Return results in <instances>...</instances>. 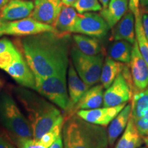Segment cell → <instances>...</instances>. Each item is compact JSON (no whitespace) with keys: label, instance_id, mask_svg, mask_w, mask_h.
<instances>
[{"label":"cell","instance_id":"cell-1","mask_svg":"<svg viewBox=\"0 0 148 148\" xmlns=\"http://www.w3.org/2000/svg\"><path fill=\"white\" fill-rule=\"evenodd\" d=\"M70 34L45 32L23 37L21 47L34 75H66L69 66Z\"/></svg>","mask_w":148,"mask_h":148},{"label":"cell","instance_id":"cell-2","mask_svg":"<svg viewBox=\"0 0 148 148\" xmlns=\"http://www.w3.org/2000/svg\"><path fill=\"white\" fill-rule=\"evenodd\" d=\"M13 90L32 127L33 138L40 140L62 116L60 110L34 90L20 86Z\"/></svg>","mask_w":148,"mask_h":148},{"label":"cell","instance_id":"cell-3","mask_svg":"<svg viewBox=\"0 0 148 148\" xmlns=\"http://www.w3.org/2000/svg\"><path fill=\"white\" fill-rule=\"evenodd\" d=\"M64 148H107L106 127L85 121L75 113L66 118L62 128Z\"/></svg>","mask_w":148,"mask_h":148},{"label":"cell","instance_id":"cell-4","mask_svg":"<svg viewBox=\"0 0 148 148\" xmlns=\"http://www.w3.org/2000/svg\"><path fill=\"white\" fill-rule=\"evenodd\" d=\"M0 122L14 143L20 139L33 138L28 119L20 110L12 96L6 92L0 94Z\"/></svg>","mask_w":148,"mask_h":148},{"label":"cell","instance_id":"cell-5","mask_svg":"<svg viewBox=\"0 0 148 148\" xmlns=\"http://www.w3.org/2000/svg\"><path fill=\"white\" fill-rule=\"evenodd\" d=\"M34 77L35 91L67 113L69 110V96L66 75L41 77L34 75Z\"/></svg>","mask_w":148,"mask_h":148},{"label":"cell","instance_id":"cell-6","mask_svg":"<svg viewBox=\"0 0 148 148\" xmlns=\"http://www.w3.org/2000/svg\"><path fill=\"white\" fill-rule=\"evenodd\" d=\"M70 55L75 71L86 84L92 86L100 81L101 69L104 61L102 53L95 56L86 55L76 46H73Z\"/></svg>","mask_w":148,"mask_h":148},{"label":"cell","instance_id":"cell-7","mask_svg":"<svg viewBox=\"0 0 148 148\" xmlns=\"http://www.w3.org/2000/svg\"><path fill=\"white\" fill-rule=\"evenodd\" d=\"M134 92V84L129 64H125L121 73L104 91L103 106L113 107L127 103L132 99Z\"/></svg>","mask_w":148,"mask_h":148},{"label":"cell","instance_id":"cell-8","mask_svg":"<svg viewBox=\"0 0 148 148\" xmlns=\"http://www.w3.org/2000/svg\"><path fill=\"white\" fill-rule=\"evenodd\" d=\"M110 29L108 23L100 14L88 12L78 13L71 32L102 38L107 36Z\"/></svg>","mask_w":148,"mask_h":148},{"label":"cell","instance_id":"cell-9","mask_svg":"<svg viewBox=\"0 0 148 148\" xmlns=\"http://www.w3.org/2000/svg\"><path fill=\"white\" fill-rule=\"evenodd\" d=\"M45 32H56L51 25L39 22L32 17L12 21H5L3 34L18 36H27Z\"/></svg>","mask_w":148,"mask_h":148},{"label":"cell","instance_id":"cell-10","mask_svg":"<svg viewBox=\"0 0 148 148\" xmlns=\"http://www.w3.org/2000/svg\"><path fill=\"white\" fill-rule=\"evenodd\" d=\"M134 92L148 86V64L140 52L136 39L133 44L131 60L129 64Z\"/></svg>","mask_w":148,"mask_h":148},{"label":"cell","instance_id":"cell-11","mask_svg":"<svg viewBox=\"0 0 148 148\" xmlns=\"http://www.w3.org/2000/svg\"><path fill=\"white\" fill-rule=\"evenodd\" d=\"M20 86L35 90V77L21 53L4 70Z\"/></svg>","mask_w":148,"mask_h":148},{"label":"cell","instance_id":"cell-12","mask_svg":"<svg viewBox=\"0 0 148 148\" xmlns=\"http://www.w3.org/2000/svg\"><path fill=\"white\" fill-rule=\"evenodd\" d=\"M127 103L113 107L97 108L90 110H80L76 114L85 121L101 126L106 127L119 113Z\"/></svg>","mask_w":148,"mask_h":148},{"label":"cell","instance_id":"cell-13","mask_svg":"<svg viewBox=\"0 0 148 148\" xmlns=\"http://www.w3.org/2000/svg\"><path fill=\"white\" fill-rule=\"evenodd\" d=\"M61 0H35L31 17L41 23L51 25L62 8Z\"/></svg>","mask_w":148,"mask_h":148},{"label":"cell","instance_id":"cell-14","mask_svg":"<svg viewBox=\"0 0 148 148\" xmlns=\"http://www.w3.org/2000/svg\"><path fill=\"white\" fill-rule=\"evenodd\" d=\"M34 3L27 0H10L0 10V18L5 21L22 19L31 16Z\"/></svg>","mask_w":148,"mask_h":148},{"label":"cell","instance_id":"cell-15","mask_svg":"<svg viewBox=\"0 0 148 148\" xmlns=\"http://www.w3.org/2000/svg\"><path fill=\"white\" fill-rule=\"evenodd\" d=\"M91 86L86 84L75 71L72 64L69 62L68 69V92L69 96V110L66 113V118L71 115L72 110L82 95Z\"/></svg>","mask_w":148,"mask_h":148},{"label":"cell","instance_id":"cell-16","mask_svg":"<svg viewBox=\"0 0 148 148\" xmlns=\"http://www.w3.org/2000/svg\"><path fill=\"white\" fill-rule=\"evenodd\" d=\"M135 34V16L129 10L114 27L110 38L113 40H126L133 45L136 40Z\"/></svg>","mask_w":148,"mask_h":148},{"label":"cell","instance_id":"cell-17","mask_svg":"<svg viewBox=\"0 0 148 148\" xmlns=\"http://www.w3.org/2000/svg\"><path fill=\"white\" fill-rule=\"evenodd\" d=\"M103 89L104 88L101 84H96L90 87L75 105L71 115L80 110H90L100 108L103 103Z\"/></svg>","mask_w":148,"mask_h":148},{"label":"cell","instance_id":"cell-18","mask_svg":"<svg viewBox=\"0 0 148 148\" xmlns=\"http://www.w3.org/2000/svg\"><path fill=\"white\" fill-rule=\"evenodd\" d=\"M128 7V0H110L106 8L101 9L99 14L111 29L125 15Z\"/></svg>","mask_w":148,"mask_h":148},{"label":"cell","instance_id":"cell-19","mask_svg":"<svg viewBox=\"0 0 148 148\" xmlns=\"http://www.w3.org/2000/svg\"><path fill=\"white\" fill-rule=\"evenodd\" d=\"M131 112H132L131 102L127 103L123 110L110 123L108 128L107 130L108 144L110 146L114 145L118 137L125 130L131 116Z\"/></svg>","mask_w":148,"mask_h":148},{"label":"cell","instance_id":"cell-20","mask_svg":"<svg viewBox=\"0 0 148 148\" xmlns=\"http://www.w3.org/2000/svg\"><path fill=\"white\" fill-rule=\"evenodd\" d=\"M77 12L72 5H62L58 16L52 24L58 34H69L71 33L77 17Z\"/></svg>","mask_w":148,"mask_h":148},{"label":"cell","instance_id":"cell-21","mask_svg":"<svg viewBox=\"0 0 148 148\" xmlns=\"http://www.w3.org/2000/svg\"><path fill=\"white\" fill-rule=\"evenodd\" d=\"M143 143V136L138 132L134 119L131 116L125 130L114 148H138Z\"/></svg>","mask_w":148,"mask_h":148},{"label":"cell","instance_id":"cell-22","mask_svg":"<svg viewBox=\"0 0 148 148\" xmlns=\"http://www.w3.org/2000/svg\"><path fill=\"white\" fill-rule=\"evenodd\" d=\"M125 64L113 60L107 56L103 61L101 69L100 82L104 89L108 88L120 73L123 71Z\"/></svg>","mask_w":148,"mask_h":148},{"label":"cell","instance_id":"cell-23","mask_svg":"<svg viewBox=\"0 0 148 148\" xmlns=\"http://www.w3.org/2000/svg\"><path fill=\"white\" fill-rule=\"evenodd\" d=\"M133 45L126 40H114L108 47V56L114 60L130 64Z\"/></svg>","mask_w":148,"mask_h":148},{"label":"cell","instance_id":"cell-24","mask_svg":"<svg viewBox=\"0 0 148 148\" xmlns=\"http://www.w3.org/2000/svg\"><path fill=\"white\" fill-rule=\"evenodd\" d=\"M73 39L75 46L85 54L95 56L102 52V46L99 38L84 34H74Z\"/></svg>","mask_w":148,"mask_h":148},{"label":"cell","instance_id":"cell-25","mask_svg":"<svg viewBox=\"0 0 148 148\" xmlns=\"http://www.w3.org/2000/svg\"><path fill=\"white\" fill-rule=\"evenodd\" d=\"M131 116L136 120L143 116L148 110V86L133 94L131 101Z\"/></svg>","mask_w":148,"mask_h":148},{"label":"cell","instance_id":"cell-26","mask_svg":"<svg viewBox=\"0 0 148 148\" xmlns=\"http://www.w3.org/2000/svg\"><path fill=\"white\" fill-rule=\"evenodd\" d=\"M135 16V34L140 52L148 64V40L142 23V12L139 10Z\"/></svg>","mask_w":148,"mask_h":148},{"label":"cell","instance_id":"cell-27","mask_svg":"<svg viewBox=\"0 0 148 148\" xmlns=\"http://www.w3.org/2000/svg\"><path fill=\"white\" fill-rule=\"evenodd\" d=\"M64 123V117L62 116L53 125V126L40 138V141L44 145L49 148L62 133Z\"/></svg>","mask_w":148,"mask_h":148},{"label":"cell","instance_id":"cell-28","mask_svg":"<svg viewBox=\"0 0 148 148\" xmlns=\"http://www.w3.org/2000/svg\"><path fill=\"white\" fill-rule=\"evenodd\" d=\"M73 7L79 14L100 11L102 9L98 0H77Z\"/></svg>","mask_w":148,"mask_h":148},{"label":"cell","instance_id":"cell-29","mask_svg":"<svg viewBox=\"0 0 148 148\" xmlns=\"http://www.w3.org/2000/svg\"><path fill=\"white\" fill-rule=\"evenodd\" d=\"M20 53L21 52L14 46L0 53V69L4 71Z\"/></svg>","mask_w":148,"mask_h":148},{"label":"cell","instance_id":"cell-30","mask_svg":"<svg viewBox=\"0 0 148 148\" xmlns=\"http://www.w3.org/2000/svg\"><path fill=\"white\" fill-rule=\"evenodd\" d=\"M15 144L18 148H48L39 140L34 139V138L20 139L17 140Z\"/></svg>","mask_w":148,"mask_h":148},{"label":"cell","instance_id":"cell-31","mask_svg":"<svg viewBox=\"0 0 148 148\" xmlns=\"http://www.w3.org/2000/svg\"><path fill=\"white\" fill-rule=\"evenodd\" d=\"M135 124L136 125L138 132L143 136H145L148 134V110L143 116L139 119L134 120Z\"/></svg>","mask_w":148,"mask_h":148},{"label":"cell","instance_id":"cell-32","mask_svg":"<svg viewBox=\"0 0 148 148\" xmlns=\"http://www.w3.org/2000/svg\"><path fill=\"white\" fill-rule=\"evenodd\" d=\"M0 148H16L8 136L0 132Z\"/></svg>","mask_w":148,"mask_h":148},{"label":"cell","instance_id":"cell-33","mask_svg":"<svg viewBox=\"0 0 148 148\" xmlns=\"http://www.w3.org/2000/svg\"><path fill=\"white\" fill-rule=\"evenodd\" d=\"M13 47H14V44L8 38H5L0 39V53Z\"/></svg>","mask_w":148,"mask_h":148},{"label":"cell","instance_id":"cell-34","mask_svg":"<svg viewBox=\"0 0 148 148\" xmlns=\"http://www.w3.org/2000/svg\"><path fill=\"white\" fill-rule=\"evenodd\" d=\"M129 9L133 14H136L140 10L139 9V0H128Z\"/></svg>","mask_w":148,"mask_h":148},{"label":"cell","instance_id":"cell-35","mask_svg":"<svg viewBox=\"0 0 148 148\" xmlns=\"http://www.w3.org/2000/svg\"><path fill=\"white\" fill-rule=\"evenodd\" d=\"M142 23L144 29V32L146 36V38L148 40V14L143 13L142 16Z\"/></svg>","mask_w":148,"mask_h":148},{"label":"cell","instance_id":"cell-36","mask_svg":"<svg viewBox=\"0 0 148 148\" xmlns=\"http://www.w3.org/2000/svg\"><path fill=\"white\" fill-rule=\"evenodd\" d=\"M49 148H64L63 147V142H62V134L57 138V140L51 145Z\"/></svg>","mask_w":148,"mask_h":148},{"label":"cell","instance_id":"cell-37","mask_svg":"<svg viewBox=\"0 0 148 148\" xmlns=\"http://www.w3.org/2000/svg\"><path fill=\"white\" fill-rule=\"evenodd\" d=\"M61 1H62V3H63L64 4L73 6V5L75 4V2H76L77 0H61Z\"/></svg>","mask_w":148,"mask_h":148},{"label":"cell","instance_id":"cell-38","mask_svg":"<svg viewBox=\"0 0 148 148\" xmlns=\"http://www.w3.org/2000/svg\"><path fill=\"white\" fill-rule=\"evenodd\" d=\"M139 3L140 6L145 8L148 6V0H139Z\"/></svg>","mask_w":148,"mask_h":148},{"label":"cell","instance_id":"cell-39","mask_svg":"<svg viewBox=\"0 0 148 148\" xmlns=\"http://www.w3.org/2000/svg\"><path fill=\"white\" fill-rule=\"evenodd\" d=\"M5 21L0 18V36L3 35V25H4Z\"/></svg>","mask_w":148,"mask_h":148},{"label":"cell","instance_id":"cell-40","mask_svg":"<svg viewBox=\"0 0 148 148\" xmlns=\"http://www.w3.org/2000/svg\"><path fill=\"white\" fill-rule=\"evenodd\" d=\"M9 0H0V10L8 3Z\"/></svg>","mask_w":148,"mask_h":148},{"label":"cell","instance_id":"cell-41","mask_svg":"<svg viewBox=\"0 0 148 148\" xmlns=\"http://www.w3.org/2000/svg\"><path fill=\"white\" fill-rule=\"evenodd\" d=\"M99 1H100L101 4L102 5L103 8H106L110 0H99Z\"/></svg>","mask_w":148,"mask_h":148},{"label":"cell","instance_id":"cell-42","mask_svg":"<svg viewBox=\"0 0 148 148\" xmlns=\"http://www.w3.org/2000/svg\"><path fill=\"white\" fill-rule=\"evenodd\" d=\"M143 141L146 145V146H147V147H148V134L146 135L145 136H144V137H143Z\"/></svg>","mask_w":148,"mask_h":148},{"label":"cell","instance_id":"cell-43","mask_svg":"<svg viewBox=\"0 0 148 148\" xmlns=\"http://www.w3.org/2000/svg\"><path fill=\"white\" fill-rule=\"evenodd\" d=\"M143 13H147L148 14V6L145 7V8H144Z\"/></svg>","mask_w":148,"mask_h":148},{"label":"cell","instance_id":"cell-44","mask_svg":"<svg viewBox=\"0 0 148 148\" xmlns=\"http://www.w3.org/2000/svg\"><path fill=\"white\" fill-rule=\"evenodd\" d=\"M2 85H3V82L1 79H0V90H1V88L2 87Z\"/></svg>","mask_w":148,"mask_h":148},{"label":"cell","instance_id":"cell-45","mask_svg":"<svg viewBox=\"0 0 148 148\" xmlns=\"http://www.w3.org/2000/svg\"><path fill=\"white\" fill-rule=\"evenodd\" d=\"M141 148H148L147 147H141Z\"/></svg>","mask_w":148,"mask_h":148}]
</instances>
